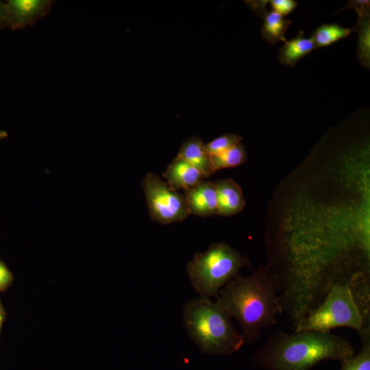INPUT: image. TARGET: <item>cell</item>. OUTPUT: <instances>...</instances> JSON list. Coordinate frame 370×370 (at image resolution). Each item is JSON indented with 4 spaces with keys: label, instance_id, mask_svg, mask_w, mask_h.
Listing matches in <instances>:
<instances>
[{
    "label": "cell",
    "instance_id": "1",
    "mask_svg": "<svg viewBox=\"0 0 370 370\" xmlns=\"http://www.w3.org/2000/svg\"><path fill=\"white\" fill-rule=\"evenodd\" d=\"M216 298L230 317L237 319L248 345L260 338L262 330L275 325L277 316L282 314L276 279L269 266L247 277L236 275Z\"/></svg>",
    "mask_w": 370,
    "mask_h": 370
},
{
    "label": "cell",
    "instance_id": "2",
    "mask_svg": "<svg viewBox=\"0 0 370 370\" xmlns=\"http://www.w3.org/2000/svg\"><path fill=\"white\" fill-rule=\"evenodd\" d=\"M354 354L347 338L331 332L278 331L257 350L254 360L270 370H309L323 360L342 362Z\"/></svg>",
    "mask_w": 370,
    "mask_h": 370
},
{
    "label": "cell",
    "instance_id": "3",
    "mask_svg": "<svg viewBox=\"0 0 370 370\" xmlns=\"http://www.w3.org/2000/svg\"><path fill=\"white\" fill-rule=\"evenodd\" d=\"M183 314L190 338L204 353L226 356L237 352L245 343L218 300L190 299L184 305Z\"/></svg>",
    "mask_w": 370,
    "mask_h": 370
},
{
    "label": "cell",
    "instance_id": "4",
    "mask_svg": "<svg viewBox=\"0 0 370 370\" xmlns=\"http://www.w3.org/2000/svg\"><path fill=\"white\" fill-rule=\"evenodd\" d=\"M249 261L225 243L211 245L196 254L186 265L191 284L199 297H217L222 288L248 267Z\"/></svg>",
    "mask_w": 370,
    "mask_h": 370
},
{
    "label": "cell",
    "instance_id": "5",
    "mask_svg": "<svg viewBox=\"0 0 370 370\" xmlns=\"http://www.w3.org/2000/svg\"><path fill=\"white\" fill-rule=\"evenodd\" d=\"M339 327L354 329L360 337L363 334V320L349 282L332 287L323 301L310 310L294 330L327 332Z\"/></svg>",
    "mask_w": 370,
    "mask_h": 370
},
{
    "label": "cell",
    "instance_id": "6",
    "mask_svg": "<svg viewBox=\"0 0 370 370\" xmlns=\"http://www.w3.org/2000/svg\"><path fill=\"white\" fill-rule=\"evenodd\" d=\"M142 186L152 220L170 224L182 221L189 215L184 195L171 188L158 175L147 173Z\"/></svg>",
    "mask_w": 370,
    "mask_h": 370
},
{
    "label": "cell",
    "instance_id": "7",
    "mask_svg": "<svg viewBox=\"0 0 370 370\" xmlns=\"http://www.w3.org/2000/svg\"><path fill=\"white\" fill-rule=\"evenodd\" d=\"M186 206L190 214L208 217L217 212L215 182L201 181L195 186L184 191Z\"/></svg>",
    "mask_w": 370,
    "mask_h": 370
},
{
    "label": "cell",
    "instance_id": "8",
    "mask_svg": "<svg viewBox=\"0 0 370 370\" xmlns=\"http://www.w3.org/2000/svg\"><path fill=\"white\" fill-rule=\"evenodd\" d=\"M51 1L42 0H10L5 3L10 28L20 29L45 14Z\"/></svg>",
    "mask_w": 370,
    "mask_h": 370
},
{
    "label": "cell",
    "instance_id": "9",
    "mask_svg": "<svg viewBox=\"0 0 370 370\" xmlns=\"http://www.w3.org/2000/svg\"><path fill=\"white\" fill-rule=\"evenodd\" d=\"M256 14L264 20L261 29L262 38L269 43L275 44L278 41L286 42L285 33L291 21L285 18L273 11H267L266 5L268 1H246Z\"/></svg>",
    "mask_w": 370,
    "mask_h": 370
},
{
    "label": "cell",
    "instance_id": "10",
    "mask_svg": "<svg viewBox=\"0 0 370 370\" xmlns=\"http://www.w3.org/2000/svg\"><path fill=\"white\" fill-rule=\"evenodd\" d=\"M162 177L169 187L175 191L190 189L204 180L197 169L178 156L167 166Z\"/></svg>",
    "mask_w": 370,
    "mask_h": 370
},
{
    "label": "cell",
    "instance_id": "11",
    "mask_svg": "<svg viewBox=\"0 0 370 370\" xmlns=\"http://www.w3.org/2000/svg\"><path fill=\"white\" fill-rule=\"evenodd\" d=\"M217 212L221 216H230L240 212L245 207V201L238 184L231 179L215 182Z\"/></svg>",
    "mask_w": 370,
    "mask_h": 370
},
{
    "label": "cell",
    "instance_id": "12",
    "mask_svg": "<svg viewBox=\"0 0 370 370\" xmlns=\"http://www.w3.org/2000/svg\"><path fill=\"white\" fill-rule=\"evenodd\" d=\"M354 299L360 310L364 325L360 337L362 345L370 344V283L369 274H358L349 282Z\"/></svg>",
    "mask_w": 370,
    "mask_h": 370
},
{
    "label": "cell",
    "instance_id": "13",
    "mask_svg": "<svg viewBox=\"0 0 370 370\" xmlns=\"http://www.w3.org/2000/svg\"><path fill=\"white\" fill-rule=\"evenodd\" d=\"M177 156L197 169L204 179L214 173L210 156L206 150L205 144L198 136H193L184 142Z\"/></svg>",
    "mask_w": 370,
    "mask_h": 370
},
{
    "label": "cell",
    "instance_id": "14",
    "mask_svg": "<svg viewBox=\"0 0 370 370\" xmlns=\"http://www.w3.org/2000/svg\"><path fill=\"white\" fill-rule=\"evenodd\" d=\"M315 49L311 38L304 36L301 30L294 38L286 40L279 50V61L286 66H295L304 57Z\"/></svg>",
    "mask_w": 370,
    "mask_h": 370
},
{
    "label": "cell",
    "instance_id": "15",
    "mask_svg": "<svg viewBox=\"0 0 370 370\" xmlns=\"http://www.w3.org/2000/svg\"><path fill=\"white\" fill-rule=\"evenodd\" d=\"M352 32V29L337 23L322 24L313 32L311 38L315 49L322 48L349 36Z\"/></svg>",
    "mask_w": 370,
    "mask_h": 370
},
{
    "label": "cell",
    "instance_id": "16",
    "mask_svg": "<svg viewBox=\"0 0 370 370\" xmlns=\"http://www.w3.org/2000/svg\"><path fill=\"white\" fill-rule=\"evenodd\" d=\"M358 34L357 57L361 65L369 69L370 67V19L369 15L358 17L357 23L352 29Z\"/></svg>",
    "mask_w": 370,
    "mask_h": 370
},
{
    "label": "cell",
    "instance_id": "17",
    "mask_svg": "<svg viewBox=\"0 0 370 370\" xmlns=\"http://www.w3.org/2000/svg\"><path fill=\"white\" fill-rule=\"evenodd\" d=\"M246 151L241 143L229 149L214 156H210L212 169L214 173L218 170L241 165L246 160Z\"/></svg>",
    "mask_w": 370,
    "mask_h": 370
},
{
    "label": "cell",
    "instance_id": "18",
    "mask_svg": "<svg viewBox=\"0 0 370 370\" xmlns=\"http://www.w3.org/2000/svg\"><path fill=\"white\" fill-rule=\"evenodd\" d=\"M242 137L236 134H227L219 136L205 144L206 151L210 156L221 153L241 143Z\"/></svg>",
    "mask_w": 370,
    "mask_h": 370
},
{
    "label": "cell",
    "instance_id": "19",
    "mask_svg": "<svg viewBox=\"0 0 370 370\" xmlns=\"http://www.w3.org/2000/svg\"><path fill=\"white\" fill-rule=\"evenodd\" d=\"M341 370H370V344L362 345L359 353L342 361Z\"/></svg>",
    "mask_w": 370,
    "mask_h": 370
},
{
    "label": "cell",
    "instance_id": "20",
    "mask_svg": "<svg viewBox=\"0 0 370 370\" xmlns=\"http://www.w3.org/2000/svg\"><path fill=\"white\" fill-rule=\"evenodd\" d=\"M268 3L271 5V11L283 17L292 12L297 6V3L294 0H270Z\"/></svg>",
    "mask_w": 370,
    "mask_h": 370
},
{
    "label": "cell",
    "instance_id": "21",
    "mask_svg": "<svg viewBox=\"0 0 370 370\" xmlns=\"http://www.w3.org/2000/svg\"><path fill=\"white\" fill-rule=\"evenodd\" d=\"M370 1L367 0H354L348 2L344 9H353L358 14V17L369 15Z\"/></svg>",
    "mask_w": 370,
    "mask_h": 370
},
{
    "label": "cell",
    "instance_id": "22",
    "mask_svg": "<svg viewBox=\"0 0 370 370\" xmlns=\"http://www.w3.org/2000/svg\"><path fill=\"white\" fill-rule=\"evenodd\" d=\"M12 275L5 264L0 260V291L6 288L12 281Z\"/></svg>",
    "mask_w": 370,
    "mask_h": 370
},
{
    "label": "cell",
    "instance_id": "23",
    "mask_svg": "<svg viewBox=\"0 0 370 370\" xmlns=\"http://www.w3.org/2000/svg\"><path fill=\"white\" fill-rule=\"evenodd\" d=\"M10 27L9 17L5 3L0 1V29Z\"/></svg>",
    "mask_w": 370,
    "mask_h": 370
},
{
    "label": "cell",
    "instance_id": "24",
    "mask_svg": "<svg viewBox=\"0 0 370 370\" xmlns=\"http://www.w3.org/2000/svg\"><path fill=\"white\" fill-rule=\"evenodd\" d=\"M8 136V134L7 132L4 130H0V141L7 138Z\"/></svg>",
    "mask_w": 370,
    "mask_h": 370
},
{
    "label": "cell",
    "instance_id": "25",
    "mask_svg": "<svg viewBox=\"0 0 370 370\" xmlns=\"http://www.w3.org/2000/svg\"><path fill=\"white\" fill-rule=\"evenodd\" d=\"M3 318H4L3 312V310H2V308H1V307L0 306V329H1L3 321Z\"/></svg>",
    "mask_w": 370,
    "mask_h": 370
}]
</instances>
